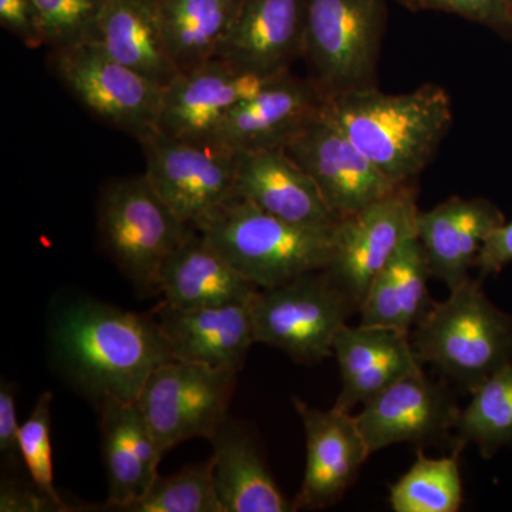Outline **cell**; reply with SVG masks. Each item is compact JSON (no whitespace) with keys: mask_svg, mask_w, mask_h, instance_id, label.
<instances>
[{"mask_svg":"<svg viewBox=\"0 0 512 512\" xmlns=\"http://www.w3.org/2000/svg\"><path fill=\"white\" fill-rule=\"evenodd\" d=\"M96 43L164 89L178 76L165 47L158 0H107Z\"/></svg>","mask_w":512,"mask_h":512,"instance_id":"26","label":"cell"},{"mask_svg":"<svg viewBox=\"0 0 512 512\" xmlns=\"http://www.w3.org/2000/svg\"><path fill=\"white\" fill-rule=\"evenodd\" d=\"M50 60L63 86L97 119L140 143L160 131L164 87L117 62L99 43L53 50Z\"/></svg>","mask_w":512,"mask_h":512,"instance_id":"8","label":"cell"},{"mask_svg":"<svg viewBox=\"0 0 512 512\" xmlns=\"http://www.w3.org/2000/svg\"><path fill=\"white\" fill-rule=\"evenodd\" d=\"M325 110L399 185L412 184L429 165L453 124L450 96L437 84L402 94L357 90L326 99Z\"/></svg>","mask_w":512,"mask_h":512,"instance_id":"2","label":"cell"},{"mask_svg":"<svg viewBox=\"0 0 512 512\" xmlns=\"http://www.w3.org/2000/svg\"><path fill=\"white\" fill-rule=\"evenodd\" d=\"M107 0H33L45 46L50 50L96 42Z\"/></svg>","mask_w":512,"mask_h":512,"instance_id":"31","label":"cell"},{"mask_svg":"<svg viewBox=\"0 0 512 512\" xmlns=\"http://www.w3.org/2000/svg\"><path fill=\"white\" fill-rule=\"evenodd\" d=\"M306 0H245L217 59L242 72L278 76L302 59Z\"/></svg>","mask_w":512,"mask_h":512,"instance_id":"18","label":"cell"},{"mask_svg":"<svg viewBox=\"0 0 512 512\" xmlns=\"http://www.w3.org/2000/svg\"><path fill=\"white\" fill-rule=\"evenodd\" d=\"M285 150L311 175L340 220L400 187L356 147L325 107Z\"/></svg>","mask_w":512,"mask_h":512,"instance_id":"13","label":"cell"},{"mask_svg":"<svg viewBox=\"0 0 512 512\" xmlns=\"http://www.w3.org/2000/svg\"><path fill=\"white\" fill-rule=\"evenodd\" d=\"M244 2L158 0L165 47L178 74L217 59Z\"/></svg>","mask_w":512,"mask_h":512,"instance_id":"27","label":"cell"},{"mask_svg":"<svg viewBox=\"0 0 512 512\" xmlns=\"http://www.w3.org/2000/svg\"><path fill=\"white\" fill-rule=\"evenodd\" d=\"M510 2H511V8H512V0H510Z\"/></svg>","mask_w":512,"mask_h":512,"instance_id":"38","label":"cell"},{"mask_svg":"<svg viewBox=\"0 0 512 512\" xmlns=\"http://www.w3.org/2000/svg\"><path fill=\"white\" fill-rule=\"evenodd\" d=\"M0 25L29 49L45 46L33 0H0Z\"/></svg>","mask_w":512,"mask_h":512,"instance_id":"34","label":"cell"},{"mask_svg":"<svg viewBox=\"0 0 512 512\" xmlns=\"http://www.w3.org/2000/svg\"><path fill=\"white\" fill-rule=\"evenodd\" d=\"M50 340L57 369L96 407L107 400L137 402L151 373L174 360L153 315L93 299L64 303Z\"/></svg>","mask_w":512,"mask_h":512,"instance_id":"1","label":"cell"},{"mask_svg":"<svg viewBox=\"0 0 512 512\" xmlns=\"http://www.w3.org/2000/svg\"><path fill=\"white\" fill-rule=\"evenodd\" d=\"M342 379L336 409L352 412L410 373L423 362L407 333L382 326H343L333 342Z\"/></svg>","mask_w":512,"mask_h":512,"instance_id":"19","label":"cell"},{"mask_svg":"<svg viewBox=\"0 0 512 512\" xmlns=\"http://www.w3.org/2000/svg\"><path fill=\"white\" fill-rule=\"evenodd\" d=\"M387 0H306L302 59L330 97L377 87Z\"/></svg>","mask_w":512,"mask_h":512,"instance_id":"6","label":"cell"},{"mask_svg":"<svg viewBox=\"0 0 512 512\" xmlns=\"http://www.w3.org/2000/svg\"><path fill=\"white\" fill-rule=\"evenodd\" d=\"M212 481L224 512H291L251 431L227 417L212 436Z\"/></svg>","mask_w":512,"mask_h":512,"instance_id":"24","label":"cell"},{"mask_svg":"<svg viewBox=\"0 0 512 512\" xmlns=\"http://www.w3.org/2000/svg\"><path fill=\"white\" fill-rule=\"evenodd\" d=\"M237 375L180 360L151 373L137 403L161 456L184 441L212 439L228 417Z\"/></svg>","mask_w":512,"mask_h":512,"instance_id":"9","label":"cell"},{"mask_svg":"<svg viewBox=\"0 0 512 512\" xmlns=\"http://www.w3.org/2000/svg\"><path fill=\"white\" fill-rule=\"evenodd\" d=\"M119 512H224L214 481L211 463L184 468L170 477L158 476L147 493Z\"/></svg>","mask_w":512,"mask_h":512,"instance_id":"30","label":"cell"},{"mask_svg":"<svg viewBox=\"0 0 512 512\" xmlns=\"http://www.w3.org/2000/svg\"><path fill=\"white\" fill-rule=\"evenodd\" d=\"M255 343L282 350L295 362L315 365L333 356V342L359 306L328 269L258 289L251 299Z\"/></svg>","mask_w":512,"mask_h":512,"instance_id":"7","label":"cell"},{"mask_svg":"<svg viewBox=\"0 0 512 512\" xmlns=\"http://www.w3.org/2000/svg\"><path fill=\"white\" fill-rule=\"evenodd\" d=\"M101 245L136 291L158 293V278L168 256L190 234L146 174L111 181L97 204Z\"/></svg>","mask_w":512,"mask_h":512,"instance_id":"5","label":"cell"},{"mask_svg":"<svg viewBox=\"0 0 512 512\" xmlns=\"http://www.w3.org/2000/svg\"><path fill=\"white\" fill-rule=\"evenodd\" d=\"M306 437V467L296 510H323L346 493L369 456L356 416L332 407L313 409L293 397Z\"/></svg>","mask_w":512,"mask_h":512,"instance_id":"14","label":"cell"},{"mask_svg":"<svg viewBox=\"0 0 512 512\" xmlns=\"http://www.w3.org/2000/svg\"><path fill=\"white\" fill-rule=\"evenodd\" d=\"M53 394L45 392L37 399L35 409L20 427V460L25 464L32 484L63 511H72L57 493L52 447Z\"/></svg>","mask_w":512,"mask_h":512,"instance_id":"32","label":"cell"},{"mask_svg":"<svg viewBox=\"0 0 512 512\" xmlns=\"http://www.w3.org/2000/svg\"><path fill=\"white\" fill-rule=\"evenodd\" d=\"M429 259L417 232L409 235L370 285L360 323L410 335L431 306Z\"/></svg>","mask_w":512,"mask_h":512,"instance_id":"25","label":"cell"},{"mask_svg":"<svg viewBox=\"0 0 512 512\" xmlns=\"http://www.w3.org/2000/svg\"><path fill=\"white\" fill-rule=\"evenodd\" d=\"M412 12L434 10L450 13L470 22L493 29L501 36L512 37L510 0H397Z\"/></svg>","mask_w":512,"mask_h":512,"instance_id":"33","label":"cell"},{"mask_svg":"<svg viewBox=\"0 0 512 512\" xmlns=\"http://www.w3.org/2000/svg\"><path fill=\"white\" fill-rule=\"evenodd\" d=\"M325 101L311 80L286 73L229 111L207 141L237 153L285 148L322 113Z\"/></svg>","mask_w":512,"mask_h":512,"instance_id":"15","label":"cell"},{"mask_svg":"<svg viewBox=\"0 0 512 512\" xmlns=\"http://www.w3.org/2000/svg\"><path fill=\"white\" fill-rule=\"evenodd\" d=\"M461 451L431 458L417 453L413 466L390 487L394 512H457L464 501Z\"/></svg>","mask_w":512,"mask_h":512,"instance_id":"29","label":"cell"},{"mask_svg":"<svg viewBox=\"0 0 512 512\" xmlns=\"http://www.w3.org/2000/svg\"><path fill=\"white\" fill-rule=\"evenodd\" d=\"M18 410H16V390L12 384H0V451L9 460H20Z\"/></svg>","mask_w":512,"mask_h":512,"instance_id":"37","label":"cell"},{"mask_svg":"<svg viewBox=\"0 0 512 512\" xmlns=\"http://www.w3.org/2000/svg\"><path fill=\"white\" fill-rule=\"evenodd\" d=\"M512 262V220L505 221L495 228L485 239L477 256L476 268L480 271V281L485 276L498 274Z\"/></svg>","mask_w":512,"mask_h":512,"instance_id":"35","label":"cell"},{"mask_svg":"<svg viewBox=\"0 0 512 512\" xmlns=\"http://www.w3.org/2000/svg\"><path fill=\"white\" fill-rule=\"evenodd\" d=\"M237 195L292 224L335 227L340 221L285 148L238 153Z\"/></svg>","mask_w":512,"mask_h":512,"instance_id":"21","label":"cell"},{"mask_svg":"<svg viewBox=\"0 0 512 512\" xmlns=\"http://www.w3.org/2000/svg\"><path fill=\"white\" fill-rule=\"evenodd\" d=\"M97 410L107 501L93 511H119L147 493L163 456L137 402L107 400Z\"/></svg>","mask_w":512,"mask_h":512,"instance_id":"22","label":"cell"},{"mask_svg":"<svg viewBox=\"0 0 512 512\" xmlns=\"http://www.w3.org/2000/svg\"><path fill=\"white\" fill-rule=\"evenodd\" d=\"M141 146L147 163L144 174L185 224L195 227L237 194V151L161 131Z\"/></svg>","mask_w":512,"mask_h":512,"instance_id":"10","label":"cell"},{"mask_svg":"<svg viewBox=\"0 0 512 512\" xmlns=\"http://www.w3.org/2000/svg\"><path fill=\"white\" fill-rule=\"evenodd\" d=\"M284 74L242 72L221 59L180 73L164 89L160 131L168 136L207 140L229 111Z\"/></svg>","mask_w":512,"mask_h":512,"instance_id":"16","label":"cell"},{"mask_svg":"<svg viewBox=\"0 0 512 512\" xmlns=\"http://www.w3.org/2000/svg\"><path fill=\"white\" fill-rule=\"evenodd\" d=\"M153 316L180 362L239 373L255 343L251 302L183 309L163 301Z\"/></svg>","mask_w":512,"mask_h":512,"instance_id":"17","label":"cell"},{"mask_svg":"<svg viewBox=\"0 0 512 512\" xmlns=\"http://www.w3.org/2000/svg\"><path fill=\"white\" fill-rule=\"evenodd\" d=\"M410 338L421 362L467 394L512 363V316L488 299L480 279H467L446 301H433Z\"/></svg>","mask_w":512,"mask_h":512,"instance_id":"4","label":"cell"},{"mask_svg":"<svg viewBox=\"0 0 512 512\" xmlns=\"http://www.w3.org/2000/svg\"><path fill=\"white\" fill-rule=\"evenodd\" d=\"M356 421L370 454L394 444H450L461 409L447 382L410 373L363 404Z\"/></svg>","mask_w":512,"mask_h":512,"instance_id":"12","label":"cell"},{"mask_svg":"<svg viewBox=\"0 0 512 512\" xmlns=\"http://www.w3.org/2000/svg\"><path fill=\"white\" fill-rule=\"evenodd\" d=\"M504 214L485 198L451 197L417 215L416 232L433 278L454 289L470 279L485 239L505 222Z\"/></svg>","mask_w":512,"mask_h":512,"instance_id":"20","label":"cell"},{"mask_svg":"<svg viewBox=\"0 0 512 512\" xmlns=\"http://www.w3.org/2000/svg\"><path fill=\"white\" fill-rule=\"evenodd\" d=\"M416 198L412 184L400 185L336 225L335 254L326 269L359 311L377 274L404 239L416 232Z\"/></svg>","mask_w":512,"mask_h":512,"instance_id":"11","label":"cell"},{"mask_svg":"<svg viewBox=\"0 0 512 512\" xmlns=\"http://www.w3.org/2000/svg\"><path fill=\"white\" fill-rule=\"evenodd\" d=\"M336 225L292 224L235 194L194 228L252 284L266 289L329 268L335 254Z\"/></svg>","mask_w":512,"mask_h":512,"instance_id":"3","label":"cell"},{"mask_svg":"<svg viewBox=\"0 0 512 512\" xmlns=\"http://www.w3.org/2000/svg\"><path fill=\"white\" fill-rule=\"evenodd\" d=\"M476 444L481 457L491 458L512 444V363L484 380L461 409L453 450Z\"/></svg>","mask_w":512,"mask_h":512,"instance_id":"28","label":"cell"},{"mask_svg":"<svg viewBox=\"0 0 512 512\" xmlns=\"http://www.w3.org/2000/svg\"><path fill=\"white\" fill-rule=\"evenodd\" d=\"M258 289L197 228L168 256L158 278L164 302L183 309L242 305Z\"/></svg>","mask_w":512,"mask_h":512,"instance_id":"23","label":"cell"},{"mask_svg":"<svg viewBox=\"0 0 512 512\" xmlns=\"http://www.w3.org/2000/svg\"><path fill=\"white\" fill-rule=\"evenodd\" d=\"M0 511L2 512H63L50 498L32 488L6 478L0 490Z\"/></svg>","mask_w":512,"mask_h":512,"instance_id":"36","label":"cell"}]
</instances>
